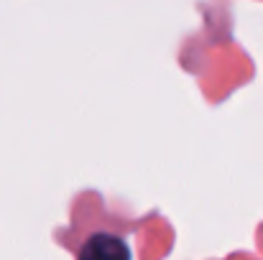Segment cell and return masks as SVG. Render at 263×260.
<instances>
[{
    "instance_id": "cell-1",
    "label": "cell",
    "mask_w": 263,
    "mask_h": 260,
    "mask_svg": "<svg viewBox=\"0 0 263 260\" xmlns=\"http://www.w3.org/2000/svg\"><path fill=\"white\" fill-rule=\"evenodd\" d=\"M77 260H130V248L118 235L97 232V235L85 240Z\"/></svg>"
}]
</instances>
